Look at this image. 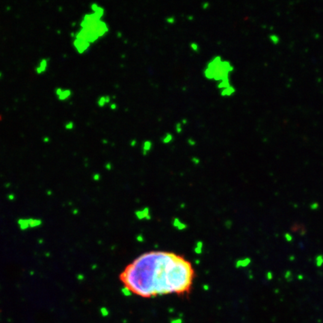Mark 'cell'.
Wrapping results in <instances>:
<instances>
[{"label": "cell", "instance_id": "7c38bea8", "mask_svg": "<svg viewBox=\"0 0 323 323\" xmlns=\"http://www.w3.org/2000/svg\"><path fill=\"white\" fill-rule=\"evenodd\" d=\"M172 140H173V135L171 133H166L163 139V141L165 144H168L172 141Z\"/></svg>", "mask_w": 323, "mask_h": 323}, {"label": "cell", "instance_id": "52a82bcc", "mask_svg": "<svg viewBox=\"0 0 323 323\" xmlns=\"http://www.w3.org/2000/svg\"><path fill=\"white\" fill-rule=\"evenodd\" d=\"M231 85V80H230V78H229V79H224V80L220 81L219 82H218V85H217V88H218V89H220V90H222V89H224L226 88L230 87Z\"/></svg>", "mask_w": 323, "mask_h": 323}, {"label": "cell", "instance_id": "d4e9b609", "mask_svg": "<svg viewBox=\"0 0 323 323\" xmlns=\"http://www.w3.org/2000/svg\"><path fill=\"white\" fill-rule=\"evenodd\" d=\"M105 101H106V103H109L110 102H111V97L109 96H105Z\"/></svg>", "mask_w": 323, "mask_h": 323}, {"label": "cell", "instance_id": "7402d4cb", "mask_svg": "<svg viewBox=\"0 0 323 323\" xmlns=\"http://www.w3.org/2000/svg\"><path fill=\"white\" fill-rule=\"evenodd\" d=\"M117 108H118V105H117V104L115 103H112L111 105H110V109H111L112 110H115V109H117Z\"/></svg>", "mask_w": 323, "mask_h": 323}, {"label": "cell", "instance_id": "2e32d148", "mask_svg": "<svg viewBox=\"0 0 323 323\" xmlns=\"http://www.w3.org/2000/svg\"><path fill=\"white\" fill-rule=\"evenodd\" d=\"M73 127H74V124H73V122H72V121L67 122V123L65 124V128H66V129L70 130V129H73Z\"/></svg>", "mask_w": 323, "mask_h": 323}, {"label": "cell", "instance_id": "4316f807", "mask_svg": "<svg viewBox=\"0 0 323 323\" xmlns=\"http://www.w3.org/2000/svg\"><path fill=\"white\" fill-rule=\"evenodd\" d=\"M182 123H183V124H187L186 119H183V120H182Z\"/></svg>", "mask_w": 323, "mask_h": 323}, {"label": "cell", "instance_id": "603a6c76", "mask_svg": "<svg viewBox=\"0 0 323 323\" xmlns=\"http://www.w3.org/2000/svg\"><path fill=\"white\" fill-rule=\"evenodd\" d=\"M285 237H286V240H287V241H291V240L292 239V237L290 236L289 233H286V234H285Z\"/></svg>", "mask_w": 323, "mask_h": 323}, {"label": "cell", "instance_id": "4dcf8cb0", "mask_svg": "<svg viewBox=\"0 0 323 323\" xmlns=\"http://www.w3.org/2000/svg\"><path fill=\"white\" fill-rule=\"evenodd\" d=\"M2 73H1V72H0V79L2 78Z\"/></svg>", "mask_w": 323, "mask_h": 323}, {"label": "cell", "instance_id": "30bf717a", "mask_svg": "<svg viewBox=\"0 0 323 323\" xmlns=\"http://www.w3.org/2000/svg\"><path fill=\"white\" fill-rule=\"evenodd\" d=\"M152 148V142L150 141H145L143 144V153L144 155H146L148 151L150 150Z\"/></svg>", "mask_w": 323, "mask_h": 323}, {"label": "cell", "instance_id": "ac0fdd59", "mask_svg": "<svg viewBox=\"0 0 323 323\" xmlns=\"http://www.w3.org/2000/svg\"><path fill=\"white\" fill-rule=\"evenodd\" d=\"M175 129H176V131H177V133H180L181 132L183 131V127H182V124H181L180 123H177V124H176Z\"/></svg>", "mask_w": 323, "mask_h": 323}, {"label": "cell", "instance_id": "83f0119b", "mask_svg": "<svg viewBox=\"0 0 323 323\" xmlns=\"http://www.w3.org/2000/svg\"><path fill=\"white\" fill-rule=\"evenodd\" d=\"M193 161H194V163H199V162H198V161H199V160H198V159H195V158H193Z\"/></svg>", "mask_w": 323, "mask_h": 323}, {"label": "cell", "instance_id": "d6986e66", "mask_svg": "<svg viewBox=\"0 0 323 323\" xmlns=\"http://www.w3.org/2000/svg\"><path fill=\"white\" fill-rule=\"evenodd\" d=\"M166 22L169 24H174L175 22V18L174 17H168L166 18Z\"/></svg>", "mask_w": 323, "mask_h": 323}, {"label": "cell", "instance_id": "3957f363", "mask_svg": "<svg viewBox=\"0 0 323 323\" xmlns=\"http://www.w3.org/2000/svg\"><path fill=\"white\" fill-rule=\"evenodd\" d=\"M73 45L79 54H83L86 52L90 46V43L80 38H74Z\"/></svg>", "mask_w": 323, "mask_h": 323}, {"label": "cell", "instance_id": "8fae6325", "mask_svg": "<svg viewBox=\"0 0 323 323\" xmlns=\"http://www.w3.org/2000/svg\"><path fill=\"white\" fill-rule=\"evenodd\" d=\"M250 262H251V260L249 258H245L244 259V260H239L237 262L236 267H245V266H247L248 265H249Z\"/></svg>", "mask_w": 323, "mask_h": 323}, {"label": "cell", "instance_id": "f546056e", "mask_svg": "<svg viewBox=\"0 0 323 323\" xmlns=\"http://www.w3.org/2000/svg\"><path fill=\"white\" fill-rule=\"evenodd\" d=\"M118 37H121V33L119 34V32H118Z\"/></svg>", "mask_w": 323, "mask_h": 323}, {"label": "cell", "instance_id": "9a60e30c", "mask_svg": "<svg viewBox=\"0 0 323 323\" xmlns=\"http://www.w3.org/2000/svg\"><path fill=\"white\" fill-rule=\"evenodd\" d=\"M323 264V257L322 255H320L316 257V265L318 266H321Z\"/></svg>", "mask_w": 323, "mask_h": 323}, {"label": "cell", "instance_id": "4fadbf2b", "mask_svg": "<svg viewBox=\"0 0 323 323\" xmlns=\"http://www.w3.org/2000/svg\"><path fill=\"white\" fill-rule=\"evenodd\" d=\"M106 101H105V96H101L98 98L97 100V105L100 106V108L104 107L106 105Z\"/></svg>", "mask_w": 323, "mask_h": 323}, {"label": "cell", "instance_id": "7a4b0ae2", "mask_svg": "<svg viewBox=\"0 0 323 323\" xmlns=\"http://www.w3.org/2000/svg\"><path fill=\"white\" fill-rule=\"evenodd\" d=\"M17 224L21 230L26 231L29 228L40 227L42 224V221L38 218H20L17 221Z\"/></svg>", "mask_w": 323, "mask_h": 323}, {"label": "cell", "instance_id": "cb8c5ba5", "mask_svg": "<svg viewBox=\"0 0 323 323\" xmlns=\"http://www.w3.org/2000/svg\"><path fill=\"white\" fill-rule=\"evenodd\" d=\"M136 143H137L136 140H135V139H133V140L131 141V142H130V145H131L132 147H134L135 144H136Z\"/></svg>", "mask_w": 323, "mask_h": 323}, {"label": "cell", "instance_id": "8992f818", "mask_svg": "<svg viewBox=\"0 0 323 323\" xmlns=\"http://www.w3.org/2000/svg\"><path fill=\"white\" fill-rule=\"evenodd\" d=\"M235 93H236V88L232 85L221 90V95L222 97H231Z\"/></svg>", "mask_w": 323, "mask_h": 323}, {"label": "cell", "instance_id": "ba28073f", "mask_svg": "<svg viewBox=\"0 0 323 323\" xmlns=\"http://www.w3.org/2000/svg\"><path fill=\"white\" fill-rule=\"evenodd\" d=\"M269 39L271 43L274 45H277L281 42V37L276 34H271L269 35Z\"/></svg>", "mask_w": 323, "mask_h": 323}, {"label": "cell", "instance_id": "9c48e42d", "mask_svg": "<svg viewBox=\"0 0 323 323\" xmlns=\"http://www.w3.org/2000/svg\"><path fill=\"white\" fill-rule=\"evenodd\" d=\"M203 73H204V76H205V77L207 78V80H213V79H214V73H213V71H212L211 69L208 68V67H206V69L204 70V71H203Z\"/></svg>", "mask_w": 323, "mask_h": 323}, {"label": "cell", "instance_id": "484cf974", "mask_svg": "<svg viewBox=\"0 0 323 323\" xmlns=\"http://www.w3.org/2000/svg\"><path fill=\"white\" fill-rule=\"evenodd\" d=\"M267 278L268 280H271L272 279V274L271 272H268L267 273Z\"/></svg>", "mask_w": 323, "mask_h": 323}, {"label": "cell", "instance_id": "44dd1931", "mask_svg": "<svg viewBox=\"0 0 323 323\" xmlns=\"http://www.w3.org/2000/svg\"><path fill=\"white\" fill-rule=\"evenodd\" d=\"M188 144H189V145H192V146H194V145H195L196 144V141L194 140L193 139H192V138H190V139H188Z\"/></svg>", "mask_w": 323, "mask_h": 323}, {"label": "cell", "instance_id": "e0dca14e", "mask_svg": "<svg viewBox=\"0 0 323 323\" xmlns=\"http://www.w3.org/2000/svg\"><path fill=\"white\" fill-rule=\"evenodd\" d=\"M99 7H100V6L98 5L97 3H92L90 5V10L93 11V13H94V12H95V11H96L99 8Z\"/></svg>", "mask_w": 323, "mask_h": 323}, {"label": "cell", "instance_id": "6da1fadb", "mask_svg": "<svg viewBox=\"0 0 323 323\" xmlns=\"http://www.w3.org/2000/svg\"><path fill=\"white\" fill-rule=\"evenodd\" d=\"M194 271L189 262L173 253L152 251L139 257L120 275L125 288L144 298L189 292Z\"/></svg>", "mask_w": 323, "mask_h": 323}, {"label": "cell", "instance_id": "f1b7e54d", "mask_svg": "<svg viewBox=\"0 0 323 323\" xmlns=\"http://www.w3.org/2000/svg\"><path fill=\"white\" fill-rule=\"evenodd\" d=\"M188 20H193V17H192V16H188Z\"/></svg>", "mask_w": 323, "mask_h": 323}, {"label": "cell", "instance_id": "277c9868", "mask_svg": "<svg viewBox=\"0 0 323 323\" xmlns=\"http://www.w3.org/2000/svg\"><path fill=\"white\" fill-rule=\"evenodd\" d=\"M55 94L59 100L65 101L68 100L72 96V91L70 89H64L61 88H57L55 90Z\"/></svg>", "mask_w": 323, "mask_h": 323}, {"label": "cell", "instance_id": "ffe728a7", "mask_svg": "<svg viewBox=\"0 0 323 323\" xmlns=\"http://www.w3.org/2000/svg\"><path fill=\"white\" fill-rule=\"evenodd\" d=\"M209 5H210V4H209V2H204L203 4H202V8L203 9H207L209 7Z\"/></svg>", "mask_w": 323, "mask_h": 323}, {"label": "cell", "instance_id": "5b68a950", "mask_svg": "<svg viewBox=\"0 0 323 323\" xmlns=\"http://www.w3.org/2000/svg\"><path fill=\"white\" fill-rule=\"evenodd\" d=\"M49 65V60L47 58H42L41 59V61H39V63L37 64L36 68H35V73L38 75L44 73V72H46V70L48 68Z\"/></svg>", "mask_w": 323, "mask_h": 323}, {"label": "cell", "instance_id": "5bb4252c", "mask_svg": "<svg viewBox=\"0 0 323 323\" xmlns=\"http://www.w3.org/2000/svg\"><path fill=\"white\" fill-rule=\"evenodd\" d=\"M190 47L194 52H198L199 51V45L197 43L192 42L190 44Z\"/></svg>", "mask_w": 323, "mask_h": 323}]
</instances>
